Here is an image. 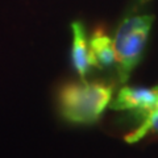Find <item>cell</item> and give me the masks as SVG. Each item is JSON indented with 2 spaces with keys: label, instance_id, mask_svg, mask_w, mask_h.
<instances>
[{
  "label": "cell",
  "instance_id": "cell-1",
  "mask_svg": "<svg viewBox=\"0 0 158 158\" xmlns=\"http://www.w3.org/2000/svg\"><path fill=\"white\" fill-rule=\"evenodd\" d=\"M113 83L104 81L69 82L57 92L59 118L70 127H92L102 120L113 100Z\"/></svg>",
  "mask_w": 158,
  "mask_h": 158
},
{
  "label": "cell",
  "instance_id": "cell-2",
  "mask_svg": "<svg viewBox=\"0 0 158 158\" xmlns=\"http://www.w3.org/2000/svg\"><path fill=\"white\" fill-rule=\"evenodd\" d=\"M153 23V15L135 13L124 17L118 24L113 44L116 53V75L123 85L127 83L144 57Z\"/></svg>",
  "mask_w": 158,
  "mask_h": 158
},
{
  "label": "cell",
  "instance_id": "cell-3",
  "mask_svg": "<svg viewBox=\"0 0 158 158\" xmlns=\"http://www.w3.org/2000/svg\"><path fill=\"white\" fill-rule=\"evenodd\" d=\"M157 99L158 86L142 87L124 85L116 94L110 108L113 111L128 113L129 120L133 123V128L142 123L154 112Z\"/></svg>",
  "mask_w": 158,
  "mask_h": 158
},
{
  "label": "cell",
  "instance_id": "cell-4",
  "mask_svg": "<svg viewBox=\"0 0 158 158\" xmlns=\"http://www.w3.org/2000/svg\"><path fill=\"white\" fill-rule=\"evenodd\" d=\"M71 29V50L70 61L71 66L81 79H86L88 73L94 67L90 41L87 37L86 27L82 21H73L70 24Z\"/></svg>",
  "mask_w": 158,
  "mask_h": 158
},
{
  "label": "cell",
  "instance_id": "cell-5",
  "mask_svg": "<svg viewBox=\"0 0 158 158\" xmlns=\"http://www.w3.org/2000/svg\"><path fill=\"white\" fill-rule=\"evenodd\" d=\"M94 67L107 70L116 65V53L113 40L107 33L104 27H96L88 37Z\"/></svg>",
  "mask_w": 158,
  "mask_h": 158
},
{
  "label": "cell",
  "instance_id": "cell-6",
  "mask_svg": "<svg viewBox=\"0 0 158 158\" xmlns=\"http://www.w3.org/2000/svg\"><path fill=\"white\" fill-rule=\"evenodd\" d=\"M123 140L127 144H140L145 141H157L158 140V113L148 117L146 120L138 125L131 128L123 135Z\"/></svg>",
  "mask_w": 158,
  "mask_h": 158
},
{
  "label": "cell",
  "instance_id": "cell-7",
  "mask_svg": "<svg viewBox=\"0 0 158 158\" xmlns=\"http://www.w3.org/2000/svg\"><path fill=\"white\" fill-rule=\"evenodd\" d=\"M156 113H158V99H157V106H156V110H154V112H153V113H152V115H150V116H153V115H156ZM150 116H149V117H150ZM145 120H146V118H145Z\"/></svg>",
  "mask_w": 158,
  "mask_h": 158
},
{
  "label": "cell",
  "instance_id": "cell-8",
  "mask_svg": "<svg viewBox=\"0 0 158 158\" xmlns=\"http://www.w3.org/2000/svg\"><path fill=\"white\" fill-rule=\"evenodd\" d=\"M146 2H150V0H141V3H146Z\"/></svg>",
  "mask_w": 158,
  "mask_h": 158
}]
</instances>
